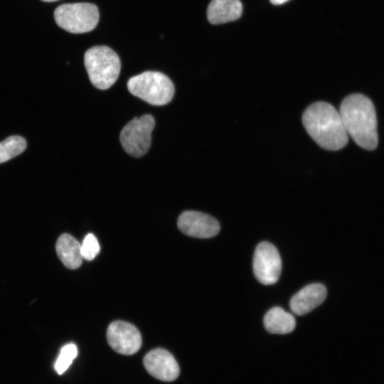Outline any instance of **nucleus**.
<instances>
[{
    "label": "nucleus",
    "instance_id": "3",
    "mask_svg": "<svg viewBox=\"0 0 384 384\" xmlns=\"http://www.w3.org/2000/svg\"><path fill=\"white\" fill-rule=\"evenodd\" d=\"M84 63L91 83L99 90L110 88L119 75V58L108 46H96L89 48L85 53Z\"/></svg>",
    "mask_w": 384,
    "mask_h": 384
},
{
    "label": "nucleus",
    "instance_id": "11",
    "mask_svg": "<svg viewBox=\"0 0 384 384\" xmlns=\"http://www.w3.org/2000/svg\"><path fill=\"white\" fill-rule=\"evenodd\" d=\"M326 294V288L322 284H308L292 297L290 308L297 315L306 314L320 305L325 300Z\"/></svg>",
    "mask_w": 384,
    "mask_h": 384
},
{
    "label": "nucleus",
    "instance_id": "13",
    "mask_svg": "<svg viewBox=\"0 0 384 384\" xmlns=\"http://www.w3.org/2000/svg\"><path fill=\"white\" fill-rule=\"evenodd\" d=\"M57 255L63 265L68 269L78 268L82 261L81 245L72 235H61L55 245Z\"/></svg>",
    "mask_w": 384,
    "mask_h": 384
},
{
    "label": "nucleus",
    "instance_id": "5",
    "mask_svg": "<svg viewBox=\"0 0 384 384\" xmlns=\"http://www.w3.org/2000/svg\"><path fill=\"white\" fill-rule=\"evenodd\" d=\"M56 23L72 33H82L93 30L99 21V11L96 5L82 2L65 4L54 11Z\"/></svg>",
    "mask_w": 384,
    "mask_h": 384
},
{
    "label": "nucleus",
    "instance_id": "15",
    "mask_svg": "<svg viewBox=\"0 0 384 384\" xmlns=\"http://www.w3.org/2000/svg\"><path fill=\"white\" fill-rule=\"evenodd\" d=\"M26 148V141L20 136H11L0 142V164L19 155Z\"/></svg>",
    "mask_w": 384,
    "mask_h": 384
},
{
    "label": "nucleus",
    "instance_id": "9",
    "mask_svg": "<svg viewBox=\"0 0 384 384\" xmlns=\"http://www.w3.org/2000/svg\"><path fill=\"white\" fill-rule=\"evenodd\" d=\"M179 230L186 235L209 238L215 236L220 231V224L211 215L195 210H186L178 218Z\"/></svg>",
    "mask_w": 384,
    "mask_h": 384
},
{
    "label": "nucleus",
    "instance_id": "4",
    "mask_svg": "<svg viewBox=\"0 0 384 384\" xmlns=\"http://www.w3.org/2000/svg\"><path fill=\"white\" fill-rule=\"evenodd\" d=\"M131 94L152 105H164L174 95V85L165 74L146 71L132 77L127 82Z\"/></svg>",
    "mask_w": 384,
    "mask_h": 384
},
{
    "label": "nucleus",
    "instance_id": "1",
    "mask_svg": "<svg viewBox=\"0 0 384 384\" xmlns=\"http://www.w3.org/2000/svg\"><path fill=\"white\" fill-rule=\"evenodd\" d=\"M302 122L309 136L324 149L337 151L348 143V134L340 113L328 102L309 105L303 114Z\"/></svg>",
    "mask_w": 384,
    "mask_h": 384
},
{
    "label": "nucleus",
    "instance_id": "18",
    "mask_svg": "<svg viewBox=\"0 0 384 384\" xmlns=\"http://www.w3.org/2000/svg\"><path fill=\"white\" fill-rule=\"evenodd\" d=\"M270 1L274 5H279V4H282L287 2L289 0H270Z\"/></svg>",
    "mask_w": 384,
    "mask_h": 384
},
{
    "label": "nucleus",
    "instance_id": "6",
    "mask_svg": "<svg viewBox=\"0 0 384 384\" xmlns=\"http://www.w3.org/2000/svg\"><path fill=\"white\" fill-rule=\"evenodd\" d=\"M155 126L152 115L146 114L134 117L122 129L119 141L124 150L130 156L141 157L151 146V132Z\"/></svg>",
    "mask_w": 384,
    "mask_h": 384
},
{
    "label": "nucleus",
    "instance_id": "12",
    "mask_svg": "<svg viewBox=\"0 0 384 384\" xmlns=\"http://www.w3.org/2000/svg\"><path fill=\"white\" fill-rule=\"evenodd\" d=\"M242 12L240 0H212L207 9V18L211 24L217 25L238 19Z\"/></svg>",
    "mask_w": 384,
    "mask_h": 384
},
{
    "label": "nucleus",
    "instance_id": "14",
    "mask_svg": "<svg viewBox=\"0 0 384 384\" xmlns=\"http://www.w3.org/2000/svg\"><path fill=\"white\" fill-rule=\"evenodd\" d=\"M264 325L271 334H285L292 332L296 326L294 317L282 308L275 306L264 316Z\"/></svg>",
    "mask_w": 384,
    "mask_h": 384
},
{
    "label": "nucleus",
    "instance_id": "2",
    "mask_svg": "<svg viewBox=\"0 0 384 384\" xmlns=\"http://www.w3.org/2000/svg\"><path fill=\"white\" fill-rule=\"evenodd\" d=\"M339 113L348 135L361 147L373 150L378 146L377 119L371 100L362 94H352L341 102Z\"/></svg>",
    "mask_w": 384,
    "mask_h": 384
},
{
    "label": "nucleus",
    "instance_id": "17",
    "mask_svg": "<svg viewBox=\"0 0 384 384\" xmlns=\"http://www.w3.org/2000/svg\"><path fill=\"white\" fill-rule=\"evenodd\" d=\"M100 245L97 238L92 233L87 234L81 244V253L83 259L93 260L100 252Z\"/></svg>",
    "mask_w": 384,
    "mask_h": 384
},
{
    "label": "nucleus",
    "instance_id": "19",
    "mask_svg": "<svg viewBox=\"0 0 384 384\" xmlns=\"http://www.w3.org/2000/svg\"><path fill=\"white\" fill-rule=\"evenodd\" d=\"M41 1H46V2H53V1H58V0H41Z\"/></svg>",
    "mask_w": 384,
    "mask_h": 384
},
{
    "label": "nucleus",
    "instance_id": "10",
    "mask_svg": "<svg viewBox=\"0 0 384 384\" xmlns=\"http://www.w3.org/2000/svg\"><path fill=\"white\" fill-rule=\"evenodd\" d=\"M146 371L153 377L162 381H173L179 375V367L174 357L163 348L154 349L146 354L143 359Z\"/></svg>",
    "mask_w": 384,
    "mask_h": 384
},
{
    "label": "nucleus",
    "instance_id": "8",
    "mask_svg": "<svg viewBox=\"0 0 384 384\" xmlns=\"http://www.w3.org/2000/svg\"><path fill=\"white\" fill-rule=\"evenodd\" d=\"M107 339L114 351L123 355H132L142 346L139 330L133 324L124 321H116L110 324L107 330Z\"/></svg>",
    "mask_w": 384,
    "mask_h": 384
},
{
    "label": "nucleus",
    "instance_id": "16",
    "mask_svg": "<svg viewBox=\"0 0 384 384\" xmlns=\"http://www.w3.org/2000/svg\"><path fill=\"white\" fill-rule=\"evenodd\" d=\"M78 349L74 343L63 346L55 363V369L58 374L63 373L77 356Z\"/></svg>",
    "mask_w": 384,
    "mask_h": 384
},
{
    "label": "nucleus",
    "instance_id": "7",
    "mask_svg": "<svg viewBox=\"0 0 384 384\" xmlns=\"http://www.w3.org/2000/svg\"><path fill=\"white\" fill-rule=\"evenodd\" d=\"M281 270L282 260L277 249L270 242H260L253 258V271L257 280L265 285L273 284L279 279Z\"/></svg>",
    "mask_w": 384,
    "mask_h": 384
}]
</instances>
